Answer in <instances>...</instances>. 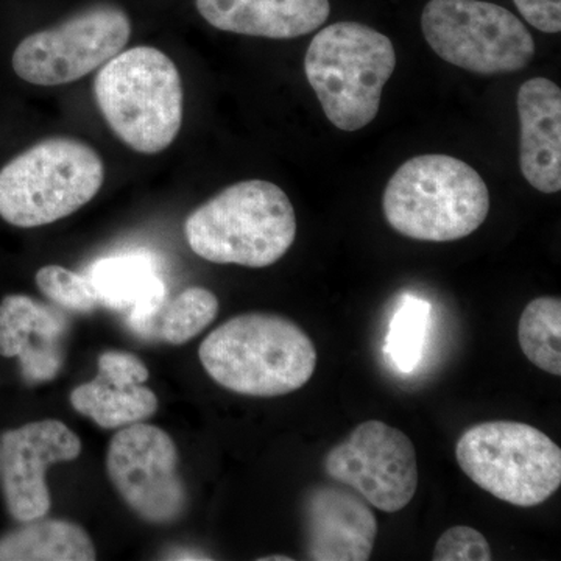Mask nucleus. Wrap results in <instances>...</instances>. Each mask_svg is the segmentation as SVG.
Segmentation results:
<instances>
[{"mask_svg":"<svg viewBox=\"0 0 561 561\" xmlns=\"http://www.w3.org/2000/svg\"><path fill=\"white\" fill-rule=\"evenodd\" d=\"M198 356L213 381L245 397H283L300 390L317 368L311 337L275 313L232 317L203 341Z\"/></svg>","mask_w":561,"mask_h":561,"instance_id":"obj_1","label":"nucleus"},{"mask_svg":"<svg viewBox=\"0 0 561 561\" xmlns=\"http://www.w3.org/2000/svg\"><path fill=\"white\" fill-rule=\"evenodd\" d=\"M202 260L264 268L278 262L297 238V217L286 192L265 180L232 184L203 203L184 224Z\"/></svg>","mask_w":561,"mask_h":561,"instance_id":"obj_2","label":"nucleus"},{"mask_svg":"<svg viewBox=\"0 0 561 561\" xmlns=\"http://www.w3.org/2000/svg\"><path fill=\"white\" fill-rule=\"evenodd\" d=\"M382 209L390 227L405 238L459 241L485 221L490 192L467 162L449 154H421L393 173Z\"/></svg>","mask_w":561,"mask_h":561,"instance_id":"obj_3","label":"nucleus"},{"mask_svg":"<svg viewBox=\"0 0 561 561\" xmlns=\"http://www.w3.org/2000/svg\"><path fill=\"white\" fill-rule=\"evenodd\" d=\"M394 68L391 41L359 22L321 28L305 57L306 79L324 116L343 131H359L375 121Z\"/></svg>","mask_w":561,"mask_h":561,"instance_id":"obj_4","label":"nucleus"},{"mask_svg":"<svg viewBox=\"0 0 561 561\" xmlns=\"http://www.w3.org/2000/svg\"><path fill=\"white\" fill-rule=\"evenodd\" d=\"M94 95L114 135L138 153H160L179 136L183 83L164 51L149 46L122 50L99 70Z\"/></svg>","mask_w":561,"mask_h":561,"instance_id":"obj_5","label":"nucleus"},{"mask_svg":"<svg viewBox=\"0 0 561 561\" xmlns=\"http://www.w3.org/2000/svg\"><path fill=\"white\" fill-rule=\"evenodd\" d=\"M103 181L105 165L88 144L41 140L0 171V217L18 228L54 224L88 205Z\"/></svg>","mask_w":561,"mask_h":561,"instance_id":"obj_6","label":"nucleus"},{"mask_svg":"<svg viewBox=\"0 0 561 561\" xmlns=\"http://www.w3.org/2000/svg\"><path fill=\"white\" fill-rule=\"evenodd\" d=\"M456 459L476 485L516 507L540 505L561 485L560 446L518 421L468 427L457 442Z\"/></svg>","mask_w":561,"mask_h":561,"instance_id":"obj_7","label":"nucleus"},{"mask_svg":"<svg viewBox=\"0 0 561 561\" xmlns=\"http://www.w3.org/2000/svg\"><path fill=\"white\" fill-rule=\"evenodd\" d=\"M421 31L442 60L481 76L518 72L535 55L534 36L512 11L483 0H430Z\"/></svg>","mask_w":561,"mask_h":561,"instance_id":"obj_8","label":"nucleus"},{"mask_svg":"<svg viewBox=\"0 0 561 561\" xmlns=\"http://www.w3.org/2000/svg\"><path fill=\"white\" fill-rule=\"evenodd\" d=\"M130 36L128 14L101 3L27 36L14 50L13 69L20 79L38 87L72 83L121 54Z\"/></svg>","mask_w":561,"mask_h":561,"instance_id":"obj_9","label":"nucleus"},{"mask_svg":"<svg viewBox=\"0 0 561 561\" xmlns=\"http://www.w3.org/2000/svg\"><path fill=\"white\" fill-rule=\"evenodd\" d=\"M106 472L125 504L146 523L179 522L187 491L179 474V449L168 432L140 421L111 438Z\"/></svg>","mask_w":561,"mask_h":561,"instance_id":"obj_10","label":"nucleus"},{"mask_svg":"<svg viewBox=\"0 0 561 561\" xmlns=\"http://www.w3.org/2000/svg\"><path fill=\"white\" fill-rule=\"evenodd\" d=\"M324 471L386 513L402 511L419 489L415 446L404 432L379 420L364 421L334 446Z\"/></svg>","mask_w":561,"mask_h":561,"instance_id":"obj_11","label":"nucleus"},{"mask_svg":"<svg viewBox=\"0 0 561 561\" xmlns=\"http://www.w3.org/2000/svg\"><path fill=\"white\" fill-rule=\"evenodd\" d=\"M80 454L79 435L58 420L35 421L5 432L0 438V470L11 518L18 523L44 518L51 505L47 470Z\"/></svg>","mask_w":561,"mask_h":561,"instance_id":"obj_12","label":"nucleus"},{"mask_svg":"<svg viewBox=\"0 0 561 561\" xmlns=\"http://www.w3.org/2000/svg\"><path fill=\"white\" fill-rule=\"evenodd\" d=\"M302 515L309 560H370L378 519L357 491L346 485H316L306 494Z\"/></svg>","mask_w":561,"mask_h":561,"instance_id":"obj_13","label":"nucleus"},{"mask_svg":"<svg viewBox=\"0 0 561 561\" xmlns=\"http://www.w3.org/2000/svg\"><path fill=\"white\" fill-rule=\"evenodd\" d=\"M69 327L60 309L9 295L0 302V356L18 357L27 382L51 381L65 364Z\"/></svg>","mask_w":561,"mask_h":561,"instance_id":"obj_14","label":"nucleus"},{"mask_svg":"<svg viewBox=\"0 0 561 561\" xmlns=\"http://www.w3.org/2000/svg\"><path fill=\"white\" fill-rule=\"evenodd\" d=\"M519 168L542 194L561 190V91L552 80L535 77L518 91Z\"/></svg>","mask_w":561,"mask_h":561,"instance_id":"obj_15","label":"nucleus"},{"mask_svg":"<svg viewBox=\"0 0 561 561\" xmlns=\"http://www.w3.org/2000/svg\"><path fill=\"white\" fill-rule=\"evenodd\" d=\"M203 20L221 32L291 39L316 32L331 13L330 0H195Z\"/></svg>","mask_w":561,"mask_h":561,"instance_id":"obj_16","label":"nucleus"},{"mask_svg":"<svg viewBox=\"0 0 561 561\" xmlns=\"http://www.w3.org/2000/svg\"><path fill=\"white\" fill-rule=\"evenodd\" d=\"M87 276L101 305L127 313L131 331L142 327L168 300V284L146 251L102 257Z\"/></svg>","mask_w":561,"mask_h":561,"instance_id":"obj_17","label":"nucleus"},{"mask_svg":"<svg viewBox=\"0 0 561 561\" xmlns=\"http://www.w3.org/2000/svg\"><path fill=\"white\" fill-rule=\"evenodd\" d=\"M70 404L102 430H122L158 411L157 394L144 383L122 381L99 373L91 382L72 390Z\"/></svg>","mask_w":561,"mask_h":561,"instance_id":"obj_18","label":"nucleus"},{"mask_svg":"<svg viewBox=\"0 0 561 561\" xmlns=\"http://www.w3.org/2000/svg\"><path fill=\"white\" fill-rule=\"evenodd\" d=\"M0 538V561H94L90 535L79 524L35 519Z\"/></svg>","mask_w":561,"mask_h":561,"instance_id":"obj_19","label":"nucleus"},{"mask_svg":"<svg viewBox=\"0 0 561 561\" xmlns=\"http://www.w3.org/2000/svg\"><path fill=\"white\" fill-rule=\"evenodd\" d=\"M217 313L219 300L213 291L190 287L172 300H165L160 311L133 332L149 341L157 339L171 345H184L206 330Z\"/></svg>","mask_w":561,"mask_h":561,"instance_id":"obj_20","label":"nucleus"},{"mask_svg":"<svg viewBox=\"0 0 561 561\" xmlns=\"http://www.w3.org/2000/svg\"><path fill=\"white\" fill-rule=\"evenodd\" d=\"M524 356L549 375H561V301L541 297L530 301L518 323Z\"/></svg>","mask_w":561,"mask_h":561,"instance_id":"obj_21","label":"nucleus"},{"mask_svg":"<svg viewBox=\"0 0 561 561\" xmlns=\"http://www.w3.org/2000/svg\"><path fill=\"white\" fill-rule=\"evenodd\" d=\"M36 286L58 308L70 312H91L101 302L87 275L61 265H46L36 273Z\"/></svg>","mask_w":561,"mask_h":561,"instance_id":"obj_22","label":"nucleus"},{"mask_svg":"<svg viewBox=\"0 0 561 561\" xmlns=\"http://www.w3.org/2000/svg\"><path fill=\"white\" fill-rule=\"evenodd\" d=\"M426 311V305L413 302V305L402 308L391 323V354L397 357L401 367H411L420 354L421 339L424 334V312Z\"/></svg>","mask_w":561,"mask_h":561,"instance_id":"obj_23","label":"nucleus"},{"mask_svg":"<svg viewBox=\"0 0 561 561\" xmlns=\"http://www.w3.org/2000/svg\"><path fill=\"white\" fill-rule=\"evenodd\" d=\"M490 542L481 531L468 526L451 527L438 538L432 552L434 561H490Z\"/></svg>","mask_w":561,"mask_h":561,"instance_id":"obj_24","label":"nucleus"},{"mask_svg":"<svg viewBox=\"0 0 561 561\" xmlns=\"http://www.w3.org/2000/svg\"><path fill=\"white\" fill-rule=\"evenodd\" d=\"M99 373L108 378L144 383L149 379L147 365L136 354L125 351H106L99 356Z\"/></svg>","mask_w":561,"mask_h":561,"instance_id":"obj_25","label":"nucleus"},{"mask_svg":"<svg viewBox=\"0 0 561 561\" xmlns=\"http://www.w3.org/2000/svg\"><path fill=\"white\" fill-rule=\"evenodd\" d=\"M524 20L537 31L560 33L561 0H513Z\"/></svg>","mask_w":561,"mask_h":561,"instance_id":"obj_26","label":"nucleus"},{"mask_svg":"<svg viewBox=\"0 0 561 561\" xmlns=\"http://www.w3.org/2000/svg\"><path fill=\"white\" fill-rule=\"evenodd\" d=\"M261 561H291L290 557H264V559H260Z\"/></svg>","mask_w":561,"mask_h":561,"instance_id":"obj_27","label":"nucleus"}]
</instances>
